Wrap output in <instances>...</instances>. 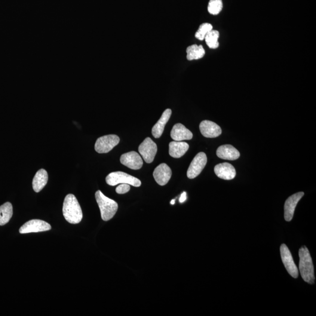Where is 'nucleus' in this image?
<instances>
[{"instance_id": "2eb2a0df", "label": "nucleus", "mask_w": 316, "mask_h": 316, "mask_svg": "<svg viewBox=\"0 0 316 316\" xmlns=\"http://www.w3.org/2000/svg\"><path fill=\"white\" fill-rule=\"evenodd\" d=\"M218 157L226 160L234 161L240 158V153L231 145L220 146L217 150Z\"/></svg>"}, {"instance_id": "6e6552de", "label": "nucleus", "mask_w": 316, "mask_h": 316, "mask_svg": "<svg viewBox=\"0 0 316 316\" xmlns=\"http://www.w3.org/2000/svg\"><path fill=\"white\" fill-rule=\"evenodd\" d=\"M281 256L285 268L288 273L294 278L298 277L299 271L295 263L294 262L292 256L289 248L286 245L282 244L280 248Z\"/></svg>"}, {"instance_id": "6ab92c4d", "label": "nucleus", "mask_w": 316, "mask_h": 316, "mask_svg": "<svg viewBox=\"0 0 316 316\" xmlns=\"http://www.w3.org/2000/svg\"><path fill=\"white\" fill-rule=\"evenodd\" d=\"M48 180V174L47 171L41 169L35 174L32 181V188L36 193L41 192L47 185Z\"/></svg>"}, {"instance_id": "f03ea898", "label": "nucleus", "mask_w": 316, "mask_h": 316, "mask_svg": "<svg viewBox=\"0 0 316 316\" xmlns=\"http://www.w3.org/2000/svg\"><path fill=\"white\" fill-rule=\"evenodd\" d=\"M299 256V270L303 280L307 283L314 284L315 281L314 263L311 254L306 246L300 248Z\"/></svg>"}, {"instance_id": "20e7f679", "label": "nucleus", "mask_w": 316, "mask_h": 316, "mask_svg": "<svg viewBox=\"0 0 316 316\" xmlns=\"http://www.w3.org/2000/svg\"><path fill=\"white\" fill-rule=\"evenodd\" d=\"M106 180L109 185L112 186L122 183H127L134 187H140L141 185L140 180L122 172H115L110 173L106 177Z\"/></svg>"}, {"instance_id": "4468645a", "label": "nucleus", "mask_w": 316, "mask_h": 316, "mask_svg": "<svg viewBox=\"0 0 316 316\" xmlns=\"http://www.w3.org/2000/svg\"><path fill=\"white\" fill-rule=\"evenodd\" d=\"M214 172L220 179L232 180L236 176V171L231 164L225 163L218 164L214 167Z\"/></svg>"}, {"instance_id": "f8f14e48", "label": "nucleus", "mask_w": 316, "mask_h": 316, "mask_svg": "<svg viewBox=\"0 0 316 316\" xmlns=\"http://www.w3.org/2000/svg\"><path fill=\"white\" fill-rule=\"evenodd\" d=\"M153 176L158 185L165 186L171 179L172 171L167 164H161L155 168Z\"/></svg>"}, {"instance_id": "9d476101", "label": "nucleus", "mask_w": 316, "mask_h": 316, "mask_svg": "<svg viewBox=\"0 0 316 316\" xmlns=\"http://www.w3.org/2000/svg\"><path fill=\"white\" fill-rule=\"evenodd\" d=\"M120 162L125 167L134 170H140L143 165L142 158L139 153L135 151L124 153L121 156Z\"/></svg>"}, {"instance_id": "f257e3e1", "label": "nucleus", "mask_w": 316, "mask_h": 316, "mask_svg": "<svg viewBox=\"0 0 316 316\" xmlns=\"http://www.w3.org/2000/svg\"><path fill=\"white\" fill-rule=\"evenodd\" d=\"M63 214L67 222L76 225L81 222L83 213L81 205L75 196L67 195L63 204Z\"/></svg>"}, {"instance_id": "f3484780", "label": "nucleus", "mask_w": 316, "mask_h": 316, "mask_svg": "<svg viewBox=\"0 0 316 316\" xmlns=\"http://www.w3.org/2000/svg\"><path fill=\"white\" fill-rule=\"evenodd\" d=\"M171 115L172 110L171 109L166 110L163 114H162L161 118L159 119L157 123L152 128V136L155 139H159L163 134L165 125L167 124L169 119H170Z\"/></svg>"}, {"instance_id": "0eeeda50", "label": "nucleus", "mask_w": 316, "mask_h": 316, "mask_svg": "<svg viewBox=\"0 0 316 316\" xmlns=\"http://www.w3.org/2000/svg\"><path fill=\"white\" fill-rule=\"evenodd\" d=\"M157 150V145L149 137L144 140L139 148L140 154L147 164H151L154 160Z\"/></svg>"}, {"instance_id": "5701e85b", "label": "nucleus", "mask_w": 316, "mask_h": 316, "mask_svg": "<svg viewBox=\"0 0 316 316\" xmlns=\"http://www.w3.org/2000/svg\"><path fill=\"white\" fill-rule=\"evenodd\" d=\"M223 7L222 0H210L208 2V11L211 15H218Z\"/></svg>"}, {"instance_id": "393cba45", "label": "nucleus", "mask_w": 316, "mask_h": 316, "mask_svg": "<svg viewBox=\"0 0 316 316\" xmlns=\"http://www.w3.org/2000/svg\"><path fill=\"white\" fill-rule=\"evenodd\" d=\"M130 185L127 183H122L116 188L115 191L118 194H125L130 191Z\"/></svg>"}, {"instance_id": "b1692460", "label": "nucleus", "mask_w": 316, "mask_h": 316, "mask_svg": "<svg viewBox=\"0 0 316 316\" xmlns=\"http://www.w3.org/2000/svg\"><path fill=\"white\" fill-rule=\"evenodd\" d=\"M213 29V26L209 23L202 24L199 27L197 32L195 33V37L200 41L204 40L205 36Z\"/></svg>"}, {"instance_id": "423d86ee", "label": "nucleus", "mask_w": 316, "mask_h": 316, "mask_svg": "<svg viewBox=\"0 0 316 316\" xmlns=\"http://www.w3.org/2000/svg\"><path fill=\"white\" fill-rule=\"evenodd\" d=\"M207 156L204 152H199L189 166L187 176L189 179H194L201 174L207 164Z\"/></svg>"}, {"instance_id": "ddd939ff", "label": "nucleus", "mask_w": 316, "mask_h": 316, "mask_svg": "<svg viewBox=\"0 0 316 316\" xmlns=\"http://www.w3.org/2000/svg\"><path fill=\"white\" fill-rule=\"evenodd\" d=\"M199 128L202 136L210 139L219 137L222 133V128L219 125L211 121H202Z\"/></svg>"}, {"instance_id": "a211bd4d", "label": "nucleus", "mask_w": 316, "mask_h": 316, "mask_svg": "<svg viewBox=\"0 0 316 316\" xmlns=\"http://www.w3.org/2000/svg\"><path fill=\"white\" fill-rule=\"evenodd\" d=\"M188 144L182 141H173L170 144V155L174 158H180L188 151Z\"/></svg>"}, {"instance_id": "aec40b11", "label": "nucleus", "mask_w": 316, "mask_h": 316, "mask_svg": "<svg viewBox=\"0 0 316 316\" xmlns=\"http://www.w3.org/2000/svg\"><path fill=\"white\" fill-rule=\"evenodd\" d=\"M187 59L188 60L201 59L205 55V50L202 45H192L186 50Z\"/></svg>"}, {"instance_id": "39448f33", "label": "nucleus", "mask_w": 316, "mask_h": 316, "mask_svg": "<svg viewBox=\"0 0 316 316\" xmlns=\"http://www.w3.org/2000/svg\"><path fill=\"white\" fill-rule=\"evenodd\" d=\"M119 137L116 135H107L98 139L95 144L94 148L99 153H108L118 145L119 143Z\"/></svg>"}, {"instance_id": "4be33fe9", "label": "nucleus", "mask_w": 316, "mask_h": 316, "mask_svg": "<svg viewBox=\"0 0 316 316\" xmlns=\"http://www.w3.org/2000/svg\"><path fill=\"white\" fill-rule=\"evenodd\" d=\"M219 32L216 30H211L205 36L204 40L208 47L211 49H216L219 47Z\"/></svg>"}, {"instance_id": "7ed1b4c3", "label": "nucleus", "mask_w": 316, "mask_h": 316, "mask_svg": "<svg viewBox=\"0 0 316 316\" xmlns=\"http://www.w3.org/2000/svg\"><path fill=\"white\" fill-rule=\"evenodd\" d=\"M95 197L100 208L101 219L106 222L111 220L118 210L117 202L106 197L100 190L96 192Z\"/></svg>"}, {"instance_id": "412c9836", "label": "nucleus", "mask_w": 316, "mask_h": 316, "mask_svg": "<svg viewBox=\"0 0 316 316\" xmlns=\"http://www.w3.org/2000/svg\"><path fill=\"white\" fill-rule=\"evenodd\" d=\"M13 214V205L10 202H5L0 206V226H4L9 222Z\"/></svg>"}, {"instance_id": "1a4fd4ad", "label": "nucleus", "mask_w": 316, "mask_h": 316, "mask_svg": "<svg viewBox=\"0 0 316 316\" xmlns=\"http://www.w3.org/2000/svg\"><path fill=\"white\" fill-rule=\"evenodd\" d=\"M51 229L50 224L41 220H31L24 224L20 229L21 234L49 231Z\"/></svg>"}, {"instance_id": "a878e982", "label": "nucleus", "mask_w": 316, "mask_h": 316, "mask_svg": "<svg viewBox=\"0 0 316 316\" xmlns=\"http://www.w3.org/2000/svg\"><path fill=\"white\" fill-rule=\"evenodd\" d=\"M186 200V193L183 192L182 195H181L179 201L180 202H183Z\"/></svg>"}, {"instance_id": "9b49d317", "label": "nucleus", "mask_w": 316, "mask_h": 316, "mask_svg": "<svg viewBox=\"0 0 316 316\" xmlns=\"http://www.w3.org/2000/svg\"><path fill=\"white\" fill-rule=\"evenodd\" d=\"M303 196V192H298L290 196L285 201L284 216L285 220L287 222H290L292 220L296 205Z\"/></svg>"}, {"instance_id": "bb28decb", "label": "nucleus", "mask_w": 316, "mask_h": 316, "mask_svg": "<svg viewBox=\"0 0 316 316\" xmlns=\"http://www.w3.org/2000/svg\"><path fill=\"white\" fill-rule=\"evenodd\" d=\"M174 201H174V200L172 201L171 202V204H174Z\"/></svg>"}, {"instance_id": "dca6fc26", "label": "nucleus", "mask_w": 316, "mask_h": 316, "mask_svg": "<svg viewBox=\"0 0 316 316\" xmlns=\"http://www.w3.org/2000/svg\"><path fill=\"white\" fill-rule=\"evenodd\" d=\"M172 139L175 141L192 140L193 134L182 124L178 123L174 125L171 131Z\"/></svg>"}]
</instances>
